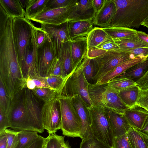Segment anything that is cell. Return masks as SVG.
<instances>
[{
	"label": "cell",
	"instance_id": "cell-21",
	"mask_svg": "<svg viewBox=\"0 0 148 148\" xmlns=\"http://www.w3.org/2000/svg\"><path fill=\"white\" fill-rule=\"evenodd\" d=\"M109 122L114 138L126 134L131 126L124 114L107 110Z\"/></svg>",
	"mask_w": 148,
	"mask_h": 148
},
{
	"label": "cell",
	"instance_id": "cell-51",
	"mask_svg": "<svg viewBox=\"0 0 148 148\" xmlns=\"http://www.w3.org/2000/svg\"><path fill=\"white\" fill-rule=\"evenodd\" d=\"M32 79L35 84L36 88H46L52 89L47 84L45 77L40 76Z\"/></svg>",
	"mask_w": 148,
	"mask_h": 148
},
{
	"label": "cell",
	"instance_id": "cell-28",
	"mask_svg": "<svg viewBox=\"0 0 148 148\" xmlns=\"http://www.w3.org/2000/svg\"><path fill=\"white\" fill-rule=\"evenodd\" d=\"M113 39L121 49L148 47V43L139 39L136 35L123 38Z\"/></svg>",
	"mask_w": 148,
	"mask_h": 148
},
{
	"label": "cell",
	"instance_id": "cell-44",
	"mask_svg": "<svg viewBox=\"0 0 148 148\" xmlns=\"http://www.w3.org/2000/svg\"><path fill=\"white\" fill-rule=\"evenodd\" d=\"M137 104L148 111V88L140 89Z\"/></svg>",
	"mask_w": 148,
	"mask_h": 148
},
{
	"label": "cell",
	"instance_id": "cell-42",
	"mask_svg": "<svg viewBox=\"0 0 148 148\" xmlns=\"http://www.w3.org/2000/svg\"><path fill=\"white\" fill-rule=\"evenodd\" d=\"M112 148H132L127 133L114 138Z\"/></svg>",
	"mask_w": 148,
	"mask_h": 148
},
{
	"label": "cell",
	"instance_id": "cell-36",
	"mask_svg": "<svg viewBox=\"0 0 148 148\" xmlns=\"http://www.w3.org/2000/svg\"><path fill=\"white\" fill-rule=\"evenodd\" d=\"M45 78L48 85L57 92L58 96L60 95L67 79L60 76L54 75H50Z\"/></svg>",
	"mask_w": 148,
	"mask_h": 148
},
{
	"label": "cell",
	"instance_id": "cell-2",
	"mask_svg": "<svg viewBox=\"0 0 148 148\" xmlns=\"http://www.w3.org/2000/svg\"><path fill=\"white\" fill-rule=\"evenodd\" d=\"M88 93L92 105L121 114L129 108L121 99L119 92L112 90L107 84L89 83Z\"/></svg>",
	"mask_w": 148,
	"mask_h": 148
},
{
	"label": "cell",
	"instance_id": "cell-27",
	"mask_svg": "<svg viewBox=\"0 0 148 148\" xmlns=\"http://www.w3.org/2000/svg\"><path fill=\"white\" fill-rule=\"evenodd\" d=\"M140 88L136 85L119 92V95L124 103L129 108L137 104Z\"/></svg>",
	"mask_w": 148,
	"mask_h": 148
},
{
	"label": "cell",
	"instance_id": "cell-40",
	"mask_svg": "<svg viewBox=\"0 0 148 148\" xmlns=\"http://www.w3.org/2000/svg\"><path fill=\"white\" fill-rule=\"evenodd\" d=\"M79 148H112L101 141L94 136L82 140Z\"/></svg>",
	"mask_w": 148,
	"mask_h": 148
},
{
	"label": "cell",
	"instance_id": "cell-52",
	"mask_svg": "<svg viewBox=\"0 0 148 148\" xmlns=\"http://www.w3.org/2000/svg\"><path fill=\"white\" fill-rule=\"evenodd\" d=\"M136 83L140 89L148 88V71Z\"/></svg>",
	"mask_w": 148,
	"mask_h": 148
},
{
	"label": "cell",
	"instance_id": "cell-22",
	"mask_svg": "<svg viewBox=\"0 0 148 148\" xmlns=\"http://www.w3.org/2000/svg\"><path fill=\"white\" fill-rule=\"evenodd\" d=\"M93 20H77L67 22L68 28L71 41L75 38L85 37L93 29Z\"/></svg>",
	"mask_w": 148,
	"mask_h": 148
},
{
	"label": "cell",
	"instance_id": "cell-15",
	"mask_svg": "<svg viewBox=\"0 0 148 148\" xmlns=\"http://www.w3.org/2000/svg\"><path fill=\"white\" fill-rule=\"evenodd\" d=\"M70 98L81 121L82 127L80 138L82 140L93 137L91 129L90 113L86 104L78 95Z\"/></svg>",
	"mask_w": 148,
	"mask_h": 148
},
{
	"label": "cell",
	"instance_id": "cell-61",
	"mask_svg": "<svg viewBox=\"0 0 148 148\" xmlns=\"http://www.w3.org/2000/svg\"><path fill=\"white\" fill-rule=\"evenodd\" d=\"M143 131L148 132V120Z\"/></svg>",
	"mask_w": 148,
	"mask_h": 148
},
{
	"label": "cell",
	"instance_id": "cell-31",
	"mask_svg": "<svg viewBox=\"0 0 148 148\" xmlns=\"http://www.w3.org/2000/svg\"><path fill=\"white\" fill-rule=\"evenodd\" d=\"M112 39L121 38L136 34L137 30L125 27H115L102 28Z\"/></svg>",
	"mask_w": 148,
	"mask_h": 148
},
{
	"label": "cell",
	"instance_id": "cell-3",
	"mask_svg": "<svg viewBox=\"0 0 148 148\" xmlns=\"http://www.w3.org/2000/svg\"><path fill=\"white\" fill-rule=\"evenodd\" d=\"M93 136L112 148L114 137L109 122L107 110L100 106L92 105L88 108Z\"/></svg>",
	"mask_w": 148,
	"mask_h": 148
},
{
	"label": "cell",
	"instance_id": "cell-8",
	"mask_svg": "<svg viewBox=\"0 0 148 148\" xmlns=\"http://www.w3.org/2000/svg\"><path fill=\"white\" fill-rule=\"evenodd\" d=\"M135 57L119 49L106 51L94 58L98 64L97 71L93 80L95 84L101 77L120 64Z\"/></svg>",
	"mask_w": 148,
	"mask_h": 148
},
{
	"label": "cell",
	"instance_id": "cell-35",
	"mask_svg": "<svg viewBox=\"0 0 148 148\" xmlns=\"http://www.w3.org/2000/svg\"><path fill=\"white\" fill-rule=\"evenodd\" d=\"M32 90L37 97L45 103L52 100L58 95L56 90L48 88H36Z\"/></svg>",
	"mask_w": 148,
	"mask_h": 148
},
{
	"label": "cell",
	"instance_id": "cell-29",
	"mask_svg": "<svg viewBox=\"0 0 148 148\" xmlns=\"http://www.w3.org/2000/svg\"><path fill=\"white\" fill-rule=\"evenodd\" d=\"M82 62L85 77L88 83L92 84L97 71V63L95 58L89 57L87 54Z\"/></svg>",
	"mask_w": 148,
	"mask_h": 148
},
{
	"label": "cell",
	"instance_id": "cell-1",
	"mask_svg": "<svg viewBox=\"0 0 148 148\" xmlns=\"http://www.w3.org/2000/svg\"><path fill=\"white\" fill-rule=\"evenodd\" d=\"M113 0L116 11L106 27L139 28L148 18V0Z\"/></svg>",
	"mask_w": 148,
	"mask_h": 148
},
{
	"label": "cell",
	"instance_id": "cell-14",
	"mask_svg": "<svg viewBox=\"0 0 148 148\" xmlns=\"http://www.w3.org/2000/svg\"><path fill=\"white\" fill-rule=\"evenodd\" d=\"M57 57L49 38L40 47H37L36 62L38 73L42 77L50 75L49 71Z\"/></svg>",
	"mask_w": 148,
	"mask_h": 148
},
{
	"label": "cell",
	"instance_id": "cell-18",
	"mask_svg": "<svg viewBox=\"0 0 148 148\" xmlns=\"http://www.w3.org/2000/svg\"><path fill=\"white\" fill-rule=\"evenodd\" d=\"M71 42V41H69L63 44L57 58L61 67L62 77L66 79L77 68L75 66L72 59Z\"/></svg>",
	"mask_w": 148,
	"mask_h": 148
},
{
	"label": "cell",
	"instance_id": "cell-48",
	"mask_svg": "<svg viewBox=\"0 0 148 148\" xmlns=\"http://www.w3.org/2000/svg\"><path fill=\"white\" fill-rule=\"evenodd\" d=\"M121 49L125 52L133 55L135 57L140 55L148 57V47L137 48L130 49Z\"/></svg>",
	"mask_w": 148,
	"mask_h": 148
},
{
	"label": "cell",
	"instance_id": "cell-37",
	"mask_svg": "<svg viewBox=\"0 0 148 148\" xmlns=\"http://www.w3.org/2000/svg\"><path fill=\"white\" fill-rule=\"evenodd\" d=\"M11 100L8 94L2 81L0 78V109L8 114Z\"/></svg>",
	"mask_w": 148,
	"mask_h": 148
},
{
	"label": "cell",
	"instance_id": "cell-43",
	"mask_svg": "<svg viewBox=\"0 0 148 148\" xmlns=\"http://www.w3.org/2000/svg\"><path fill=\"white\" fill-rule=\"evenodd\" d=\"M36 42L37 47L42 45L49 38L46 32L41 27L35 28Z\"/></svg>",
	"mask_w": 148,
	"mask_h": 148
},
{
	"label": "cell",
	"instance_id": "cell-33",
	"mask_svg": "<svg viewBox=\"0 0 148 148\" xmlns=\"http://www.w3.org/2000/svg\"><path fill=\"white\" fill-rule=\"evenodd\" d=\"M127 135L132 148H148L144 138L134 128L131 126Z\"/></svg>",
	"mask_w": 148,
	"mask_h": 148
},
{
	"label": "cell",
	"instance_id": "cell-6",
	"mask_svg": "<svg viewBox=\"0 0 148 148\" xmlns=\"http://www.w3.org/2000/svg\"><path fill=\"white\" fill-rule=\"evenodd\" d=\"M88 84L84 73L82 60L66 80L60 95L71 97L78 95L88 108L92 105L89 95Z\"/></svg>",
	"mask_w": 148,
	"mask_h": 148
},
{
	"label": "cell",
	"instance_id": "cell-58",
	"mask_svg": "<svg viewBox=\"0 0 148 148\" xmlns=\"http://www.w3.org/2000/svg\"><path fill=\"white\" fill-rule=\"evenodd\" d=\"M28 0H19L21 5L24 10L25 8Z\"/></svg>",
	"mask_w": 148,
	"mask_h": 148
},
{
	"label": "cell",
	"instance_id": "cell-9",
	"mask_svg": "<svg viewBox=\"0 0 148 148\" xmlns=\"http://www.w3.org/2000/svg\"><path fill=\"white\" fill-rule=\"evenodd\" d=\"M23 95L27 114L29 120L38 133L43 132L42 122V110L45 102L37 97L32 91L27 87L22 90Z\"/></svg>",
	"mask_w": 148,
	"mask_h": 148
},
{
	"label": "cell",
	"instance_id": "cell-19",
	"mask_svg": "<svg viewBox=\"0 0 148 148\" xmlns=\"http://www.w3.org/2000/svg\"><path fill=\"white\" fill-rule=\"evenodd\" d=\"M148 58V56L140 55L130 59L103 75L98 79L95 84H107L109 81L122 74L130 67Z\"/></svg>",
	"mask_w": 148,
	"mask_h": 148
},
{
	"label": "cell",
	"instance_id": "cell-53",
	"mask_svg": "<svg viewBox=\"0 0 148 148\" xmlns=\"http://www.w3.org/2000/svg\"><path fill=\"white\" fill-rule=\"evenodd\" d=\"M105 0H92L93 5L96 14L101 8Z\"/></svg>",
	"mask_w": 148,
	"mask_h": 148
},
{
	"label": "cell",
	"instance_id": "cell-24",
	"mask_svg": "<svg viewBox=\"0 0 148 148\" xmlns=\"http://www.w3.org/2000/svg\"><path fill=\"white\" fill-rule=\"evenodd\" d=\"M148 71V58L130 67L116 77L129 78L135 82L142 78Z\"/></svg>",
	"mask_w": 148,
	"mask_h": 148
},
{
	"label": "cell",
	"instance_id": "cell-16",
	"mask_svg": "<svg viewBox=\"0 0 148 148\" xmlns=\"http://www.w3.org/2000/svg\"><path fill=\"white\" fill-rule=\"evenodd\" d=\"M96 14L92 0H77L73 6L68 21L93 20Z\"/></svg>",
	"mask_w": 148,
	"mask_h": 148
},
{
	"label": "cell",
	"instance_id": "cell-17",
	"mask_svg": "<svg viewBox=\"0 0 148 148\" xmlns=\"http://www.w3.org/2000/svg\"><path fill=\"white\" fill-rule=\"evenodd\" d=\"M124 114L131 126L141 131L144 129L148 120V111L137 104L128 108Z\"/></svg>",
	"mask_w": 148,
	"mask_h": 148
},
{
	"label": "cell",
	"instance_id": "cell-32",
	"mask_svg": "<svg viewBox=\"0 0 148 148\" xmlns=\"http://www.w3.org/2000/svg\"><path fill=\"white\" fill-rule=\"evenodd\" d=\"M48 0H28L25 8V17L29 18L42 11Z\"/></svg>",
	"mask_w": 148,
	"mask_h": 148
},
{
	"label": "cell",
	"instance_id": "cell-34",
	"mask_svg": "<svg viewBox=\"0 0 148 148\" xmlns=\"http://www.w3.org/2000/svg\"><path fill=\"white\" fill-rule=\"evenodd\" d=\"M109 88L117 92L130 86L136 85V82L131 79L126 77H115L107 84Z\"/></svg>",
	"mask_w": 148,
	"mask_h": 148
},
{
	"label": "cell",
	"instance_id": "cell-20",
	"mask_svg": "<svg viewBox=\"0 0 148 148\" xmlns=\"http://www.w3.org/2000/svg\"><path fill=\"white\" fill-rule=\"evenodd\" d=\"M116 6L113 0H105L101 8L96 14L94 24L101 28L107 27L114 16Z\"/></svg>",
	"mask_w": 148,
	"mask_h": 148
},
{
	"label": "cell",
	"instance_id": "cell-50",
	"mask_svg": "<svg viewBox=\"0 0 148 148\" xmlns=\"http://www.w3.org/2000/svg\"><path fill=\"white\" fill-rule=\"evenodd\" d=\"M46 141V138L39 135L34 141L27 148H43Z\"/></svg>",
	"mask_w": 148,
	"mask_h": 148
},
{
	"label": "cell",
	"instance_id": "cell-47",
	"mask_svg": "<svg viewBox=\"0 0 148 148\" xmlns=\"http://www.w3.org/2000/svg\"><path fill=\"white\" fill-rule=\"evenodd\" d=\"M9 127L10 124L8 114L0 109V134Z\"/></svg>",
	"mask_w": 148,
	"mask_h": 148
},
{
	"label": "cell",
	"instance_id": "cell-38",
	"mask_svg": "<svg viewBox=\"0 0 148 148\" xmlns=\"http://www.w3.org/2000/svg\"><path fill=\"white\" fill-rule=\"evenodd\" d=\"M77 0H48L45 9H52L74 6Z\"/></svg>",
	"mask_w": 148,
	"mask_h": 148
},
{
	"label": "cell",
	"instance_id": "cell-23",
	"mask_svg": "<svg viewBox=\"0 0 148 148\" xmlns=\"http://www.w3.org/2000/svg\"><path fill=\"white\" fill-rule=\"evenodd\" d=\"M88 51L87 36L74 39L71 41V53L75 66L77 67Z\"/></svg>",
	"mask_w": 148,
	"mask_h": 148
},
{
	"label": "cell",
	"instance_id": "cell-57",
	"mask_svg": "<svg viewBox=\"0 0 148 148\" xmlns=\"http://www.w3.org/2000/svg\"><path fill=\"white\" fill-rule=\"evenodd\" d=\"M136 130L143 136L148 145V135L142 131L140 130L137 129H136Z\"/></svg>",
	"mask_w": 148,
	"mask_h": 148
},
{
	"label": "cell",
	"instance_id": "cell-63",
	"mask_svg": "<svg viewBox=\"0 0 148 148\" xmlns=\"http://www.w3.org/2000/svg\"><path fill=\"white\" fill-rule=\"evenodd\" d=\"M43 148H45V146H44V147H43Z\"/></svg>",
	"mask_w": 148,
	"mask_h": 148
},
{
	"label": "cell",
	"instance_id": "cell-11",
	"mask_svg": "<svg viewBox=\"0 0 148 148\" xmlns=\"http://www.w3.org/2000/svg\"><path fill=\"white\" fill-rule=\"evenodd\" d=\"M37 49L35 28L30 42L22 60L19 63L23 76L25 80L29 76L31 79L40 76L38 73L37 64Z\"/></svg>",
	"mask_w": 148,
	"mask_h": 148
},
{
	"label": "cell",
	"instance_id": "cell-46",
	"mask_svg": "<svg viewBox=\"0 0 148 148\" xmlns=\"http://www.w3.org/2000/svg\"><path fill=\"white\" fill-rule=\"evenodd\" d=\"M10 17L0 5V38L4 33L7 22Z\"/></svg>",
	"mask_w": 148,
	"mask_h": 148
},
{
	"label": "cell",
	"instance_id": "cell-45",
	"mask_svg": "<svg viewBox=\"0 0 148 148\" xmlns=\"http://www.w3.org/2000/svg\"><path fill=\"white\" fill-rule=\"evenodd\" d=\"M96 48L105 51L119 49L117 44L112 38L105 40Z\"/></svg>",
	"mask_w": 148,
	"mask_h": 148
},
{
	"label": "cell",
	"instance_id": "cell-62",
	"mask_svg": "<svg viewBox=\"0 0 148 148\" xmlns=\"http://www.w3.org/2000/svg\"><path fill=\"white\" fill-rule=\"evenodd\" d=\"M143 131L146 134H147L148 135V132L144 131Z\"/></svg>",
	"mask_w": 148,
	"mask_h": 148
},
{
	"label": "cell",
	"instance_id": "cell-49",
	"mask_svg": "<svg viewBox=\"0 0 148 148\" xmlns=\"http://www.w3.org/2000/svg\"><path fill=\"white\" fill-rule=\"evenodd\" d=\"M50 75L62 76V71L60 64L57 58L51 65L49 71Z\"/></svg>",
	"mask_w": 148,
	"mask_h": 148
},
{
	"label": "cell",
	"instance_id": "cell-10",
	"mask_svg": "<svg viewBox=\"0 0 148 148\" xmlns=\"http://www.w3.org/2000/svg\"><path fill=\"white\" fill-rule=\"evenodd\" d=\"M42 122L43 128L49 134L56 133L60 129L61 116L60 106L58 98L45 102L42 110Z\"/></svg>",
	"mask_w": 148,
	"mask_h": 148
},
{
	"label": "cell",
	"instance_id": "cell-5",
	"mask_svg": "<svg viewBox=\"0 0 148 148\" xmlns=\"http://www.w3.org/2000/svg\"><path fill=\"white\" fill-rule=\"evenodd\" d=\"M36 27L25 17L13 18L12 36L18 63L23 58Z\"/></svg>",
	"mask_w": 148,
	"mask_h": 148
},
{
	"label": "cell",
	"instance_id": "cell-25",
	"mask_svg": "<svg viewBox=\"0 0 148 148\" xmlns=\"http://www.w3.org/2000/svg\"><path fill=\"white\" fill-rule=\"evenodd\" d=\"M111 38L102 28L95 27L87 36L88 50L96 48L105 40Z\"/></svg>",
	"mask_w": 148,
	"mask_h": 148
},
{
	"label": "cell",
	"instance_id": "cell-60",
	"mask_svg": "<svg viewBox=\"0 0 148 148\" xmlns=\"http://www.w3.org/2000/svg\"><path fill=\"white\" fill-rule=\"evenodd\" d=\"M141 25L144 26L148 29V18L142 23Z\"/></svg>",
	"mask_w": 148,
	"mask_h": 148
},
{
	"label": "cell",
	"instance_id": "cell-54",
	"mask_svg": "<svg viewBox=\"0 0 148 148\" xmlns=\"http://www.w3.org/2000/svg\"><path fill=\"white\" fill-rule=\"evenodd\" d=\"M136 35L140 39L148 43V34L142 31L137 30Z\"/></svg>",
	"mask_w": 148,
	"mask_h": 148
},
{
	"label": "cell",
	"instance_id": "cell-56",
	"mask_svg": "<svg viewBox=\"0 0 148 148\" xmlns=\"http://www.w3.org/2000/svg\"><path fill=\"white\" fill-rule=\"evenodd\" d=\"M26 87L29 89L32 90L36 88L35 84L33 79L28 77L27 79H26Z\"/></svg>",
	"mask_w": 148,
	"mask_h": 148
},
{
	"label": "cell",
	"instance_id": "cell-39",
	"mask_svg": "<svg viewBox=\"0 0 148 148\" xmlns=\"http://www.w3.org/2000/svg\"><path fill=\"white\" fill-rule=\"evenodd\" d=\"M64 137L58 135L56 133L49 134L46 138L45 148H60L62 144L64 142Z\"/></svg>",
	"mask_w": 148,
	"mask_h": 148
},
{
	"label": "cell",
	"instance_id": "cell-4",
	"mask_svg": "<svg viewBox=\"0 0 148 148\" xmlns=\"http://www.w3.org/2000/svg\"><path fill=\"white\" fill-rule=\"evenodd\" d=\"M61 116L60 129L65 136L72 137H80L82 124L80 118L70 98L59 95Z\"/></svg>",
	"mask_w": 148,
	"mask_h": 148
},
{
	"label": "cell",
	"instance_id": "cell-55",
	"mask_svg": "<svg viewBox=\"0 0 148 148\" xmlns=\"http://www.w3.org/2000/svg\"><path fill=\"white\" fill-rule=\"evenodd\" d=\"M7 138L4 133L0 134V148H6Z\"/></svg>",
	"mask_w": 148,
	"mask_h": 148
},
{
	"label": "cell",
	"instance_id": "cell-12",
	"mask_svg": "<svg viewBox=\"0 0 148 148\" xmlns=\"http://www.w3.org/2000/svg\"><path fill=\"white\" fill-rule=\"evenodd\" d=\"M73 6L45 9L29 19L40 24L60 25L68 21Z\"/></svg>",
	"mask_w": 148,
	"mask_h": 148
},
{
	"label": "cell",
	"instance_id": "cell-26",
	"mask_svg": "<svg viewBox=\"0 0 148 148\" xmlns=\"http://www.w3.org/2000/svg\"><path fill=\"white\" fill-rule=\"evenodd\" d=\"M0 5L10 16L14 18L25 17V10L19 0H0Z\"/></svg>",
	"mask_w": 148,
	"mask_h": 148
},
{
	"label": "cell",
	"instance_id": "cell-41",
	"mask_svg": "<svg viewBox=\"0 0 148 148\" xmlns=\"http://www.w3.org/2000/svg\"><path fill=\"white\" fill-rule=\"evenodd\" d=\"M3 133L5 134L7 138L6 148H15L18 142V131L7 129Z\"/></svg>",
	"mask_w": 148,
	"mask_h": 148
},
{
	"label": "cell",
	"instance_id": "cell-59",
	"mask_svg": "<svg viewBox=\"0 0 148 148\" xmlns=\"http://www.w3.org/2000/svg\"><path fill=\"white\" fill-rule=\"evenodd\" d=\"M60 148H70L67 142H64L62 144Z\"/></svg>",
	"mask_w": 148,
	"mask_h": 148
},
{
	"label": "cell",
	"instance_id": "cell-13",
	"mask_svg": "<svg viewBox=\"0 0 148 148\" xmlns=\"http://www.w3.org/2000/svg\"><path fill=\"white\" fill-rule=\"evenodd\" d=\"M41 28L47 34L57 58L63 44L71 41L67 22L60 25L41 24Z\"/></svg>",
	"mask_w": 148,
	"mask_h": 148
},
{
	"label": "cell",
	"instance_id": "cell-7",
	"mask_svg": "<svg viewBox=\"0 0 148 148\" xmlns=\"http://www.w3.org/2000/svg\"><path fill=\"white\" fill-rule=\"evenodd\" d=\"M22 90L17 93L11 100L8 113L10 127L17 130H27L36 132L27 114Z\"/></svg>",
	"mask_w": 148,
	"mask_h": 148
},
{
	"label": "cell",
	"instance_id": "cell-30",
	"mask_svg": "<svg viewBox=\"0 0 148 148\" xmlns=\"http://www.w3.org/2000/svg\"><path fill=\"white\" fill-rule=\"evenodd\" d=\"M18 142L15 148H27L39 136L38 132L27 130H17Z\"/></svg>",
	"mask_w": 148,
	"mask_h": 148
}]
</instances>
